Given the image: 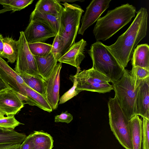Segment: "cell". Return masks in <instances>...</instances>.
I'll use <instances>...</instances> for the list:
<instances>
[{
	"instance_id": "cell-17",
	"label": "cell",
	"mask_w": 149,
	"mask_h": 149,
	"mask_svg": "<svg viewBox=\"0 0 149 149\" xmlns=\"http://www.w3.org/2000/svg\"><path fill=\"white\" fill-rule=\"evenodd\" d=\"M130 133L132 149H141L143 121L139 116L135 115L130 120Z\"/></svg>"
},
{
	"instance_id": "cell-22",
	"label": "cell",
	"mask_w": 149,
	"mask_h": 149,
	"mask_svg": "<svg viewBox=\"0 0 149 149\" xmlns=\"http://www.w3.org/2000/svg\"><path fill=\"white\" fill-rule=\"evenodd\" d=\"M3 50L2 58L7 59L8 62L14 63L17 59L18 52V42L12 38H3Z\"/></svg>"
},
{
	"instance_id": "cell-2",
	"label": "cell",
	"mask_w": 149,
	"mask_h": 149,
	"mask_svg": "<svg viewBox=\"0 0 149 149\" xmlns=\"http://www.w3.org/2000/svg\"><path fill=\"white\" fill-rule=\"evenodd\" d=\"M135 7L128 3L108 10L97 21L93 33L97 41H104L130 22L135 17Z\"/></svg>"
},
{
	"instance_id": "cell-24",
	"label": "cell",
	"mask_w": 149,
	"mask_h": 149,
	"mask_svg": "<svg viewBox=\"0 0 149 149\" xmlns=\"http://www.w3.org/2000/svg\"><path fill=\"white\" fill-rule=\"evenodd\" d=\"M27 136L24 133L17 132L14 130L0 127V145L22 143Z\"/></svg>"
},
{
	"instance_id": "cell-34",
	"label": "cell",
	"mask_w": 149,
	"mask_h": 149,
	"mask_svg": "<svg viewBox=\"0 0 149 149\" xmlns=\"http://www.w3.org/2000/svg\"><path fill=\"white\" fill-rule=\"evenodd\" d=\"M34 146L32 133L27 136L18 149H34Z\"/></svg>"
},
{
	"instance_id": "cell-31",
	"label": "cell",
	"mask_w": 149,
	"mask_h": 149,
	"mask_svg": "<svg viewBox=\"0 0 149 149\" xmlns=\"http://www.w3.org/2000/svg\"><path fill=\"white\" fill-rule=\"evenodd\" d=\"M129 72L136 80H143L149 77V70L139 66L132 67Z\"/></svg>"
},
{
	"instance_id": "cell-12",
	"label": "cell",
	"mask_w": 149,
	"mask_h": 149,
	"mask_svg": "<svg viewBox=\"0 0 149 149\" xmlns=\"http://www.w3.org/2000/svg\"><path fill=\"white\" fill-rule=\"evenodd\" d=\"M24 102L10 89L0 90V111L8 116L15 115L24 106Z\"/></svg>"
},
{
	"instance_id": "cell-36",
	"label": "cell",
	"mask_w": 149,
	"mask_h": 149,
	"mask_svg": "<svg viewBox=\"0 0 149 149\" xmlns=\"http://www.w3.org/2000/svg\"><path fill=\"white\" fill-rule=\"evenodd\" d=\"M6 88V87L4 83L0 79V90Z\"/></svg>"
},
{
	"instance_id": "cell-28",
	"label": "cell",
	"mask_w": 149,
	"mask_h": 149,
	"mask_svg": "<svg viewBox=\"0 0 149 149\" xmlns=\"http://www.w3.org/2000/svg\"><path fill=\"white\" fill-rule=\"evenodd\" d=\"M72 77L73 84L72 86L59 98L58 104H61L65 103L82 91L81 90L77 89V82L76 79L73 76Z\"/></svg>"
},
{
	"instance_id": "cell-13",
	"label": "cell",
	"mask_w": 149,
	"mask_h": 149,
	"mask_svg": "<svg viewBox=\"0 0 149 149\" xmlns=\"http://www.w3.org/2000/svg\"><path fill=\"white\" fill-rule=\"evenodd\" d=\"M24 32L27 43L44 42L49 38L55 37L57 34L49 27L40 22L30 21Z\"/></svg>"
},
{
	"instance_id": "cell-1",
	"label": "cell",
	"mask_w": 149,
	"mask_h": 149,
	"mask_svg": "<svg viewBox=\"0 0 149 149\" xmlns=\"http://www.w3.org/2000/svg\"><path fill=\"white\" fill-rule=\"evenodd\" d=\"M148 13L141 7L127 30L119 36L113 44L105 45L120 65L125 68L131 59L136 46L147 35Z\"/></svg>"
},
{
	"instance_id": "cell-20",
	"label": "cell",
	"mask_w": 149,
	"mask_h": 149,
	"mask_svg": "<svg viewBox=\"0 0 149 149\" xmlns=\"http://www.w3.org/2000/svg\"><path fill=\"white\" fill-rule=\"evenodd\" d=\"M29 21L41 22L49 27L57 34L58 33L59 17H56L34 9L30 15Z\"/></svg>"
},
{
	"instance_id": "cell-4",
	"label": "cell",
	"mask_w": 149,
	"mask_h": 149,
	"mask_svg": "<svg viewBox=\"0 0 149 149\" xmlns=\"http://www.w3.org/2000/svg\"><path fill=\"white\" fill-rule=\"evenodd\" d=\"M100 41L92 44L88 52L93 62V68L107 77L114 83L123 75L125 69L121 66L106 47Z\"/></svg>"
},
{
	"instance_id": "cell-16",
	"label": "cell",
	"mask_w": 149,
	"mask_h": 149,
	"mask_svg": "<svg viewBox=\"0 0 149 149\" xmlns=\"http://www.w3.org/2000/svg\"><path fill=\"white\" fill-rule=\"evenodd\" d=\"M39 74L44 79L48 78L57 63L51 52L44 56H34Z\"/></svg>"
},
{
	"instance_id": "cell-25",
	"label": "cell",
	"mask_w": 149,
	"mask_h": 149,
	"mask_svg": "<svg viewBox=\"0 0 149 149\" xmlns=\"http://www.w3.org/2000/svg\"><path fill=\"white\" fill-rule=\"evenodd\" d=\"M19 74L29 87L45 97L44 80L40 75H31L25 73Z\"/></svg>"
},
{
	"instance_id": "cell-27",
	"label": "cell",
	"mask_w": 149,
	"mask_h": 149,
	"mask_svg": "<svg viewBox=\"0 0 149 149\" xmlns=\"http://www.w3.org/2000/svg\"><path fill=\"white\" fill-rule=\"evenodd\" d=\"M33 0H0L3 7L10 9L13 12L19 11L31 4Z\"/></svg>"
},
{
	"instance_id": "cell-37",
	"label": "cell",
	"mask_w": 149,
	"mask_h": 149,
	"mask_svg": "<svg viewBox=\"0 0 149 149\" xmlns=\"http://www.w3.org/2000/svg\"><path fill=\"white\" fill-rule=\"evenodd\" d=\"M4 115L3 113L0 111V119L4 117Z\"/></svg>"
},
{
	"instance_id": "cell-38",
	"label": "cell",
	"mask_w": 149,
	"mask_h": 149,
	"mask_svg": "<svg viewBox=\"0 0 149 149\" xmlns=\"http://www.w3.org/2000/svg\"><path fill=\"white\" fill-rule=\"evenodd\" d=\"M19 147V144H17L15 146L13 147L11 149H18Z\"/></svg>"
},
{
	"instance_id": "cell-33",
	"label": "cell",
	"mask_w": 149,
	"mask_h": 149,
	"mask_svg": "<svg viewBox=\"0 0 149 149\" xmlns=\"http://www.w3.org/2000/svg\"><path fill=\"white\" fill-rule=\"evenodd\" d=\"M72 115L68 112V111L62 112L60 115L55 116L54 122L56 123L62 122L70 123L73 120Z\"/></svg>"
},
{
	"instance_id": "cell-32",
	"label": "cell",
	"mask_w": 149,
	"mask_h": 149,
	"mask_svg": "<svg viewBox=\"0 0 149 149\" xmlns=\"http://www.w3.org/2000/svg\"><path fill=\"white\" fill-rule=\"evenodd\" d=\"M61 47L60 42L58 35L55 37L52 45L51 52L53 54L56 60L58 59L61 57Z\"/></svg>"
},
{
	"instance_id": "cell-8",
	"label": "cell",
	"mask_w": 149,
	"mask_h": 149,
	"mask_svg": "<svg viewBox=\"0 0 149 149\" xmlns=\"http://www.w3.org/2000/svg\"><path fill=\"white\" fill-rule=\"evenodd\" d=\"M18 42V55L14 70L19 74L40 75L34 56L29 50L23 31L20 32Z\"/></svg>"
},
{
	"instance_id": "cell-35",
	"label": "cell",
	"mask_w": 149,
	"mask_h": 149,
	"mask_svg": "<svg viewBox=\"0 0 149 149\" xmlns=\"http://www.w3.org/2000/svg\"><path fill=\"white\" fill-rule=\"evenodd\" d=\"M3 38L2 35L0 33V57L1 58H2V55L3 50Z\"/></svg>"
},
{
	"instance_id": "cell-10",
	"label": "cell",
	"mask_w": 149,
	"mask_h": 149,
	"mask_svg": "<svg viewBox=\"0 0 149 149\" xmlns=\"http://www.w3.org/2000/svg\"><path fill=\"white\" fill-rule=\"evenodd\" d=\"M62 63H57L50 77L44 79L45 97L52 110L58 107L59 98L60 74Z\"/></svg>"
},
{
	"instance_id": "cell-23",
	"label": "cell",
	"mask_w": 149,
	"mask_h": 149,
	"mask_svg": "<svg viewBox=\"0 0 149 149\" xmlns=\"http://www.w3.org/2000/svg\"><path fill=\"white\" fill-rule=\"evenodd\" d=\"M32 134L34 149H52L53 140L50 134L42 130L34 131Z\"/></svg>"
},
{
	"instance_id": "cell-9",
	"label": "cell",
	"mask_w": 149,
	"mask_h": 149,
	"mask_svg": "<svg viewBox=\"0 0 149 149\" xmlns=\"http://www.w3.org/2000/svg\"><path fill=\"white\" fill-rule=\"evenodd\" d=\"M0 79L6 88L13 91L25 102L27 97L24 88L26 84L20 76L11 68L3 58L0 57ZM24 102V101H23Z\"/></svg>"
},
{
	"instance_id": "cell-14",
	"label": "cell",
	"mask_w": 149,
	"mask_h": 149,
	"mask_svg": "<svg viewBox=\"0 0 149 149\" xmlns=\"http://www.w3.org/2000/svg\"><path fill=\"white\" fill-rule=\"evenodd\" d=\"M86 45V42L83 39L75 42L57 61L73 66L77 68V73L79 72L80 64L85 57L84 51Z\"/></svg>"
},
{
	"instance_id": "cell-26",
	"label": "cell",
	"mask_w": 149,
	"mask_h": 149,
	"mask_svg": "<svg viewBox=\"0 0 149 149\" xmlns=\"http://www.w3.org/2000/svg\"><path fill=\"white\" fill-rule=\"evenodd\" d=\"M28 45L30 51L34 56H44L51 53V45L42 42L28 43Z\"/></svg>"
},
{
	"instance_id": "cell-21",
	"label": "cell",
	"mask_w": 149,
	"mask_h": 149,
	"mask_svg": "<svg viewBox=\"0 0 149 149\" xmlns=\"http://www.w3.org/2000/svg\"><path fill=\"white\" fill-rule=\"evenodd\" d=\"M63 8L58 0H40L37 2L35 9L59 17Z\"/></svg>"
},
{
	"instance_id": "cell-6",
	"label": "cell",
	"mask_w": 149,
	"mask_h": 149,
	"mask_svg": "<svg viewBox=\"0 0 149 149\" xmlns=\"http://www.w3.org/2000/svg\"><path fill=\"white\" fill-rule=\"evenodd\" d=\"M108 106L109 123L111 131L125 149H132L130 119L115 96L109 98Z\"/></svg>"
},
{
	"instance_id": "cell-5",
	"label": "cell",
	"mask_w": 149,
	"mask_h": 149,
	"mask_svg": "<svg viewBox=\"0 0 149 149\" xmlns=\"http://www.w3.org/2000/svg\"><path fill=\"white\" fill-rule=\"evenodd\" d=\"M142 80H136L125 69L121 77L112 85L115 96L130 120L136 115V100Z\"/></svg>"
},
{
	"instance_id": "cell-30",
	"label": "cell",
	"mask_w": 149,
	"mask_h": 149,
	"mask_svg": "<svg viewBox=\"0 0 149 149\" xmlns=\"http://www.w3.org/2000/svg\"><path fill=\"white\" fill-rule=\"evenodd\" d=\"M142 118V149H149V119Z\"/></svg>"
},
{
	"instance_id": "cell-15",
	"label": "cell",
	"mask_w": 149,
	"mask_h": 149,
	"mask_svg": "<svg viewBox=\"0 0 149 149\" xmlns=\"http://www.w3.org/2000/svg\"><path fill=\"white\" fill-rule=\"evenodd\" d=\"M136 115L149 119V77L142 80L137 93Z\"/></svg>"
},
{
	"instance_id": "cell-29",
	"label": "cell",
	"mask_w": 149,
	"mask_h": 149,
	"mask_svg": "<svg viewBox=\"0 0 149 149\" xmlns=\"http://www.w3.org/2000/svg\"><path fill=\"white\" fill-rule=\"evenodd\" d=\"M23 124L15 118L14 115L8 116L0 119V127L14 130L19 125Z\"/></svg>"
},
{
	"instance_id": "cell-7",
	"label": "cell",
	"mask_w": 149,
	"mask_h": 149,
	"mask_svg": "<svg viewBox=\"0 0 149 149\" xmlns=\"http://www.w3.org/2000/svg\"><path fill=\"white\" fill-rule=\"evenodd\" d=\"M77 79V89L104 93L113 90L110 81L106 76L93 68L84 70L73 76Z\"/></svg>"
},
{
	"instance_id": "cell-11",
	"label": "cell",
	"mask_w": 149,
	"mask_h": 149,
	"mask_svg": "<svg viewBox=\"0 0 149 149\" xmlns=\"http://www.w3.org/2000/svg\"><path fill=\"white\" fill-rule=\"evenodd\" d=\"M111 0H93L87 7L81 21L78 34L83 35L86 30L100 18L109 7Z\"/></svg>"
},
{
	"instance_id": "cell-18",
	"label": "cell",
	"mask_w": 149,
	"mask_h": 149,
	"mask_svg": "<svg viewBox=\"0 0 149 149\" xmlns=\"http://www.w3.org/2000/svg\"><path fill=\"white\" fill-rule=\"evenodd\" d=\"M131 63L132 67H140L149 70V46L147 44L137 46L133 52Z\"/></svg>"
},
{
	"instance_id": "cell-3",
	"label": "cell",
	"mask_w": 149,
	"mask_h": 149,
	"mask_svg": "<svg viewBox=\"0 0 149 149\" xmlns=\"http://www.w3.org/2000/svg\"><path fill=\"white\" fill-rule=\"evenodd\" d=\"M64 7L59 17L58 35L61 47V57L75 42L84 10L76 4L62 3Z\"/></svg>"
},
{
	"instance_id": "cell-19",
	"label": "cell",
	"mask_w": 149,
	"mask_h": 149,
	"mask_svg": "<svg viewBox=\"0 0 149 149\" xmlns=\"http://www.w3.org/2000/svg\"><path fill=\"white\" fill-rule=\"evenodd\" d=\"M24 88L27 97L26 104L32 106H36L49 113L52 111V109L43 95L32 89L26 84L24 86Z\"/></svg>"
}]
</instances>
